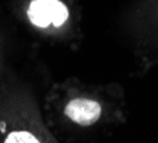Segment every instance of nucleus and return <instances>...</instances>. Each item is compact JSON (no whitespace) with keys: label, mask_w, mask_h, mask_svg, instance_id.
<instances>
[{"label":"nucleus","mask_w":158,"mask_h":143,"mask_svg":"<svg viewBox=\"0 0 158 143\" xmlns=\"http://www.w3.org/2000/svg\"><path fill=\"white\" fill-rule=\"evenodd\" d=\"M29 17L39 27L61 26L69 17V10L60 0H34L29 7Z\"/></svg>","instance_id":"1"},{"label":"nucleus","mask_w":158,"mask_h":143,"mask_svg":"<svg viewBox=\"0 0 158 143\" xmlns=\"http://www.w3.org/2000/svg\"><path fill=\"white\" fill-rule=\"evenodd\" d=\"M66 116L80 126H91L103 115V106L98 101L90 98H76L67 103Z\"/></svg>","instance_id":"2"},{"label":"nucleus","mask_w":158,"mask_h":143,"mask_svg":"<svg viewBox=\"0 0 158 143\" xmlns=\"http://www.w3.org/2000/svg\"><path fill=\"white\" fill-rule=\"evenodd\" d=\"M4 143H41L34 133L29 130H15L6 137Z\"/></svg>","instance_id":"3"}]
</instances>
